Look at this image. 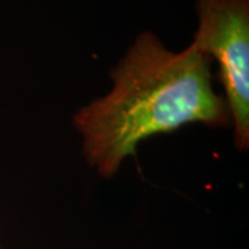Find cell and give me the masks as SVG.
<instances>
[{
  "instance_id": "obj_1",
  "label": "cell",
  "mask_w": 249,
  "mask_h": 249,
  "mask_svg": "<svg viewBox=\"0 0 249 249\" xmlns=\"http://www.w3.org/2000/svg\"><path fill=\"white\" fill-rule=\"evenodd\" d=\"M111 76L112 90L73 119L86 158L104 178L151 136L194 122L229 124L227 103L212 86L211 58L193 43L173 53L154 34L142 32Z\"/></svg>"
},
{
  "instance_id": "obj_2",
  "label": "cell",
  "mask_w": 249,
  "mask_h": 249,
  "mask_svg": "<svg viewBox=\"0 0 249 249\" xmlns=\"http://www.w3.org/2000/svg\"><path fill=\"white\" fill-rule=\"evenodd\" d=\"M193 45L219 64L234 142L249 145V0H198Z\"/></svg>"
}]
</instances>
